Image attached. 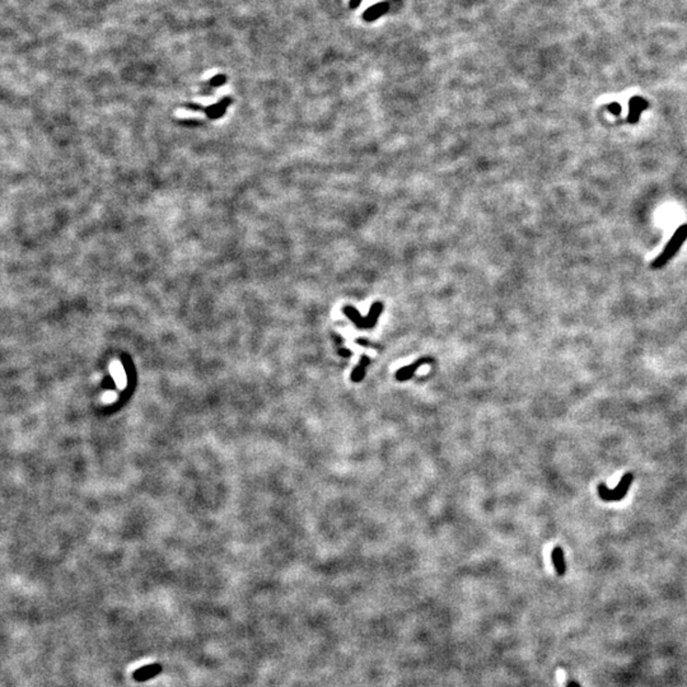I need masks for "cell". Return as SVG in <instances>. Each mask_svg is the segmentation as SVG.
<instances>
[{"label": "cell", "mask_w": 687, "mask_h": 687, "mask_svg": "<svg viewBox=\"0 0 687 687\" xmlns=\"http://www.w3.org/2000/svg\"><path fill=\"white\" fill-rule=\"evenodd\" d=\"M387 11H388V4H386V3L375 4V6L370 7V8L368 9V11H365V13H364V19H365V21H368V22L375 21V19L380 18V17L382 16V14L385 13V12H387Z\"/></svg>", "instance_id": "30bf717a"}, {"label": "cell", "mask_w": 687, "mask_h": 687, "mask_svg": "<svg viewBox=\"0 0 687 687\" xmlns=\"http://www.w3.org/2000/svg\"><path fill=\"white\" fill-rule=\"evenodd\" d=\"M110 370H111V375L114 377L115 383H116L117 387L125 388L127 380H126V373H125V369H124V367H122L121 363L117 362V360L112 362L111 367H110Z\"/></svg>", "instance_id": "8992f818"}, {"label": "cell", "mask_w": 687, "mask_h": 687, "mask_svg": "<svg viewBox=\"0 0 687 687\" xmlns=\"http://www.w3.org/2000/svg\"><path fill=\"white\" fill-rule=\"evenodd\" d=\"M568 687H579V684H576L575 682H570V683L568 684Z\"/></svg>", "instance_id": "5bb4252c"}, {"label": "cell", "mask_w": 687, "mask_h": 687, "mask_svg": "<svg viewBox=\"0 0 687 687\" xmlns=\"http://www.w3.org/2000/svg\"><path fill=\"white\" fill-rule=\"evenodd\" d=\"M369 364H370L369 358L365 357V355H363L362 359H360V363H359V364H358L357 367H355L354 369H353L352 375H350V380H352L353 382H355V383L362 382V381L364 380V377H365V370H367V367H368V365H369Z\"/></svg>", "instance_id": "52a82bcc"}, {"label": "cell", "mask_w": 687, "mask_h": 687, "mask_svg": "<svg viewBox=\"0 0 687 687\" xmlns=\"http://www.w3.org/2000/svg\"><path fill=\"white\" fill-rule=\"evenodd\" d=\"M551 558H553V563L555 565L556 571H558L559 575H564L566 570L565 566V558H564V551L561 547H555L553 550V554H551Z\"/></svg>", "instance_id": "9c48e42d"}, {"label": "cell", "mask_w": 687, "mask_h": 687, "mask_svg": "<svg viewBox=\"0 0 687 687\" xmlns=\"http://www.w3.org/2000/svg\"><path fill=\"white\" fill-rule=\"evenodd\" d=\"M162 669L163 667L160 666L159 663L148 664V666L136 669V671L132 673V678L138 682L148 681V679L153 678V677H155L157 674H159L160 672H162Z\"/></svg>", "instance_id": "5b68a950"}, {"label": "cell", "mask_w": 687, "mask_h": 687, "mask_svg": "<svg viewBox=\"0 0 687 687\" xmlns=\"http://www.w3.org/2000/svg\"><path fill=\"white\" fill-rule=\"evenodd\" d=\"M360 3H362V0H350V7L355 9L360 6Z\"/></svg>", "instance_id": "7c38bea8"}, {"label": "cell", "mask_w": 687, "mask_h": 687, "mask_svg": "<svg viewBox=\"0 0 687 687\" xmlns=\"http://www.w3.org/2000/svg\"><path fill=\"white\" fill-rule=\"evenodd\" d=\"M634 480V476L631 472L625 473V475L621 477V480L619 481L617 486L615 489H608L606 486L605 483L598 484V495L599 498L602 499L605 501H620L623 500L624 498L628 494L629 488L631 486V483Z\"/></svg>", "instance_id": "6da1fadb"}, {"label": "cell", "mask_w": 687, "mask_h": 687, "mask_svg": "<svg viewBox=\"0 0 687 687\" xmlns=\"http://www.w3.org/2000/svg\"><path fill=\"white\" fill-rule=\"evenodd\" d=\"M687 238V225H682L679 227L678 229L676 230V233L673 234V237L671 238V241L668 242V245L666 246L663 252L658 256L656 259V261L653 262L651 266L654 269H659V267L664 266L667 264L669 259H671L672 256L676 255V252L678 251L679 246L684 242V239Z\"/></svg>", "instance_id": "7a4b0ae2"}, {"label": "cell", "mask_w": 687, "mask_h": 687, "mask_svg": "<svg viewBox=\"0 0 687 687\" xmlns=\"http://www.w3.org/2000/svg\"><path fill=\"white\" fill-rule=\"evenodd\" d=\"M429 363H432V360H430V359H425V358H423V359L416 360V362H415V363H413V364L406 365V367H403V368H401V369H398L397 372H396L395 378L398 381V382H405V381L411 380V378H413V375L415 374L416 369H419V368H420L421 365L429 364Z\"/></svg>", "instance_id": "277c9868"}, {"label": "cell", "mask_w": 687, "mask_h": 687, "mask_svg": "<svg viewBox=\"0 0 687 687\" xmlns=\"http://www.w3.org/2000/svg\"><path fill=\"white\" fill-rule=\"evenodd\" d=\"M610 110L613 112V114H616V115L620 114V107H619V105L613 104L612 106H610Z\"/></svg>", "instance_id": "4fadbf2b"}, {"label": "cell", "mask_w": 687, "mask_h": 687, "mask_svg": "<svg viewBox=\"0 0 687 687\" xmlns=\"http://www.w3.org/2000/svg\"><path fill=\"white\" fill-rule=\"evenodd\" d=\"M116 397H117L116 393L112 392V391H109V392L105 393L104 397H102V398H104V401L106 403H111V402H114L115 400H116Z\"/></svg>", "instance_id": "8fae6325"}, {"label": "cell", "mask_w": 687, "mask_h": 687, "mask_svg": "<svg viewBox=\"0 0 687 687\" xmlns=\"http://www.w3.org/2000/svg\"><path fill=\"white\" fill-rule=\"evenodd\" d=\"M381 312H382V305H381V304L373 305L372 311H370V313L368 315L367 318H362V317H360L359 313L357 312V311L353 310V308H350V307H348V308H345V310H344V313H345L347 316H349V317L353 320V322H354L355 325H357L358 327H360V328L373 327V326L377 323V320H378V317H380Z\"/></svg>", "instance_id": "3957f363"}, {"label": "cell", "mask_w": 687, "mask_h": 687, "mask_svg": "<svg viewBox=\"0 0 687 687\" xmlns=\"http://www.w3.org/2000/svg\"><path fill=\"white\" fill-rule=\"evenodd\" d=\"M646 102L641 98H634L630 101V114H629V121L636 122L639 119V115L643 110H645Z\"/></svg>", "instance_id": "ba28073f"}]
</instances>
